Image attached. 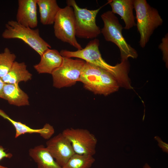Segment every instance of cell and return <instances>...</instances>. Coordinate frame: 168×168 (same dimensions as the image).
Returning <instances> with one entry per match:
<instances>
[{
	"label": "cell",
	"mask_w": 168,
	"mask_h": 168,
	"mask_svg": "<svg viewBox=\"0 0 168 168\" xmlns=\"http://www.w3.org/2000/svg\"><path fill=\"white\" fill-rule=\"evenodd\" d=\"M53 24L54 34L58 39L68 43L77 50L83 48L76 38V21L72 7L67 5L61 8Z\"/></svg>",
	"instance_id": "obj_7"
},
{
	"label": "cell",
	"mask_w": 168,
	"mask_h": 168,
	"mask_svg": "<svg viewBox=\"0 0 168 168\" xmlns=\"http://www.w3.org/2000/svg\"><path fill=\"white\" fill-rule=\"evenodd\" d=\"M95 161L92 156L75 153L62 168H90Z\"/></svg>",
	"instance_id": "obj_19"
},
{
	"label": "cell",
	"mask_w": 168,
	"mask_h": 168,
	"mask_svg": "<svg viewBox=\"0 0 168 168\" xmlns=\"http://www.w3.org/2000/svg\"><path fill=\"white\" fill-rule=\"evenodd\" d=\"M112 12L120 16L125 25L124 29L129 30L136 26L133 15L134 0H109Z\"/></svg>",
	"instance_id": "obj_13"
},
{
	"label": "cell",
	"mask_w": 168,
	"mask_h": 168,
	"mask_svg": "<svg viewBox=\"0 0 168 168\" xmlns=\"http://www.w3.org/2000/svg\"><path fill=\"white\" fill-rule=\"evenodd\" d=\"M29 154L36 163L38 168H62L43 145L30 148Z\"/></svg>",
	"instance_id": "obj_15"
},
{
	"label": "cell",
	"mask_w": 168,
	"mask_h": 168,
	"mask_svg": "<svg viewBox=\"0 0 168 168\" xmlns=\"http://www.w3.org/2000/svg\"><path fill=\"white\" fill-rule=\"evenodd\" d=\"M99 40L95 38L91 40L84 48L75 51L62 50L60 53L63 57L76 58L103 69L109 72L115 78L119 86L128 89H133L128 76V60L112 66L102 58L99 49Z\"/></svg>",
	"instance_id": "obj_1"
},
{
	"label": "cell",
	"mask_w": 168,
	"mask_h": 168,
	"mask_svg": "<svg viewBox=\"0 0 168 168\" xmlns=\"http://www.w3.org/2000/svg\"><path fill=\"white\" fill-rule=\"evenodd\" d=\"M4 148L2 146L0 145V161L4 158H11L13 156L10 153H7L5 151ZM0 168H8V167L2 166L0 164Z\"/></svg>",
	"instance_id": "obj_22"
},
{
	"label": "cell",
	"mask_w": 168,
	"mask_h": 168,
	"mask_svg": "<svg viewBox=\"0 0 168 168\" xmlns=\"http://www.w3.org/2000/svg\"><path fill=\"white\" fill-rule=\"evenodd\" d=\"M32 77L24 62L15 61L8 73L1 78L5 83L18 84L20 82L30 80Z\"/></svg>",
	"instance_id": "obj_18"
},
{
	"label": "cell",
	"mask_w": 168,
	"mask_h": 168,
	"mask_svg": "<svg viewBox=\"0 0 168 168\" xmlns=\"http://www.w3.org/2000/svg\"><path fill=\"white\" fill-rule=\"evenodd\" d=\"M16 21L26 27L34 29L37 26V0H19Z\"/></svg>",
	"instance_id": "obj_11"
},
{
	"label": "cell",
	"mask_w": 168,
	"mask_h": 168,
	"mask_svg": "<svg viewBox=\"0 0 168 168\" xmlns=\"http://www.w3.org/2000/svg\"><path fill=\"white\" fill-rule=\"evenodd\" d=\"M5 83L0 77V98L3 99V88Z\"/></svg>",
	"instance_id": "obj_24"
},
{
	"label": "cell",
	"mask_w": 168,
	"mask_h": 168,
	"mask_svg": "<svg viewBox=\"0 0 168 168\" xmlns=\"http://www.w3.org/2000/svg\"><path fill=\"white\" fill-rule=\"evenodd\" d=\"M138 31L140 34L139 44L145 47L154 30L163 23L157 10L150 6L146 0H134Z\"/></svg>",
	"instance_id": "obj_3"
},
{
	"label": "cell",
	"mask_w": 168,
	"mask_h": 168,
	"mask_svg": "<svg viewBox=\"0 0 168 168\" xmlns=\"http://www.w3.org/2000/svg\"><path fill=\"white\" fill-rule=\"evenodd\" d=\"M104 23L101 33L107 41L112 42L118 47L120 53L121 61L127 60L129 58H136L137 51L128 44L123 37V27L118 18L111 11H107L101 15Z\"/></svg>",
	"instance_id": "obj_4"
},
{
	"label": "cell",
	"mask_w": 168,
	"mask_h": 168,
	"mask_svg": "<svg viewBox=\"0 0 168 168\" xmlns=\"http://www.w3.org/2000/svg\"><path fill=\"white\" fill-rule=\"evenodd\" d=\"M46 145L48 150L61 167L75 153L71 142L62 133L48 140Z\"/></svg>",
	"instance_id": "obj_10"
},
{
	"label": "cell",
	"mask_w": 168,
	"mask_h": 168,
	"mask_svg": "<svg viewBox=\"0 0 168 168\" xmlns=\"http://www.w3.org/2000/svg\"><path fill=\"white\" fill-rule=\"evenodd\" d=\"M16 55L8 48L3 52H0V77H4L9 72L15 61Z\"/></svg>",
	"instance_id": "obj_20"
},
{
	"label": "cell",
	"mask_w": 168,
	"mask_h": 168,
	"mask_svg": "<svg viewBox=\"0 0 168 168\" xmlns=\"http://www.w3.org/2000/svg\"><path fill=\"white\" fill-rule=\"evenodd\" d=\"M80 82L86 89L95 94L108 95L117 91L119 86L114 76L100 67L86 62Z\"/></svg>",
	"instance_id": "obj_2"
},
{
	"label": "cell",
	"mask_w": 168,
	"mask_h": 168,
	"mask_svg": "<svg viewBox=\"0 0 168 168\" xmlns=\"http://www.w3.org/2000/svg\"><path fill=\"white\" fill-rule=\"evenodd\" d=\"M154 138L158 142V145L161 148L162 151L165 152H168V144L163 142L161 138L158 136H156Z\"/></svg>",
	"instance_id": "obj_23"
},
{
	"label": "cell",
	"mask_w": 168,
	"mask_h": 168,
	"mask_svg": "<svg viewBox=\"0 0 168 168\" xmlns=\"http://www.w3.org/2000/svg\"><path fill=\"white\" fill-rule=\"evenodd\" d=\"M0 116L8 120L14 127L16 132L15 136L16 138L26 133H38L44 139L49 140L55 132L53 127L48 123L45 124L42 128H32L25 124L13 120L0 109Z\"/></svg>",
	"instance_id": "obj_12"
},
{
	"label": "cell",
	"mask_w": 168,
	"mask_h": 168,
	"mask_svg": "<svg viewBox=\"0 0 168 168\" xmlns=\"http://www.w3.org/2000/svg\"><path fill=\"white\" fill-rule=\"evenodd\" d=\"M40 60L38 64L33 66L39 74H52L62 63L63 56L60 52L55 49H49L40 56Z\"/></svg>",
	"instance_id": "obj_14"
},
{
	"label": "cell",
	"mask_w": 168,
	"mask_h": 168,
	"mask_svg": "<svg viewBox=\"0 0 168 168\" xmlns=\"http://www.w3.org/2000/svg\"><path fill=\"white\" fill-rule=\"evenodd\" d=\"M2 34L5 39H18L27 44L40 56L51 46L40 36L39 29L23 26L16 21H8Z\"/></svg>",
	"instance_id": "obj_5"
},
{
	"label": "cell",
	"mask_w": 168,
	"mask_h": 168,
	"mask_svg": "<svg viewBox=\"0 0 168 168\" xmlns=\"http://www.w3.org/2000/svg\"><path fill=\"white\" fill-rule=\"evenodd\" d=\"M62 133L69 140L75 153L92 156L96 153L97 139L88 130L70 128Z\"/></svg>",
	"instance_id": "obj_9"
},
{
	"label": "cell",
	"mask_w": 168,
	"mask_h": 168,
	"mask_svg": "<svg viewBox=\"0 0 168 168\" xmlns=\"http://www.w3.org/2000/svg\"><path fill=\"white\" fill-rule=\"evenodd\" d=\"M40 22L43 25L53 24L61 8L56 0H37Z\"/></svg>",
	"instance_id": "obj_17"
},
{
	"label": "cell",
	"mask_w": 168,
	"mask_h": 168,
	"mask_svg": "<svg viewBox=\"0 0 168 168\" xmlns=\"http://www.w3.org/2000/svg\"><path fill=\"white\" fill-rule=\"evenodd\" d=\"M86 62L79 58L63 57L60 66L51 75L53 86L57 88L71 86L80 82L82 69Z\"/></svg>",
	"instance_id": "obj_8"
},
{
	"label": "cell",
	"mask_w": 168,
	"mask_h": 168,
	"mask_svg": "<svg viewBox=\"0 0 168 168\" xmlns=\"http://www.w3.org/2000/svg\"><path fill=\"white\" fill-rule=\"evenodd\" d=\"M143 168H151V167L147 164L146 163L143 166Z\"/></svg>",
	"instance_id": "obj_25"
},
{
	"label": "cell",
	"mask_w": 168,
	"mask_h": 168,
	"mask_svg": "<svg viewBox=\"0 0 168 168\" xmlns=\"http://www.w3.org/2000/svg\"><path fill=\"white\" fill-rule=\"evenodd\" d=\"M3 93V99L10 105L19 107L29 105L28 95L20 88L18 84L5 83Z\"/></svg>",
	"instance_id": "obj_16"
},
{
	"label": "cell",
	"mask_w": 168,
	"mask_h": 168,
	"mask_svg": "<svg viewBox=\"0 0 168 168\" xmlns=\"http://www.w3.org/2000/svg\"><path fill=\"white\" fill-rule=\"evenodd\" d=\"M159 49L162 51L163 59L166 62V65L168 64V36L166 34L165 37L162 40V42L159 46Z\"/></svg>",
	"instance_id": "obj_21"
},
{
	"label": "cell",
	"mask_w": 168,
	"mask_h": 168,
	"mask_svg": "<svg viewBox=\"0 0 168 168\" xmlns=\"http://www.w3.org/2000/svg\"><path fill=\"white\" fill-rule=\"evenodd\" d=\"M66 3L73 10L76 36L87 39L96 38L101 33V29L96 24V18L103 6L95 10H90L80 7L74 0H67Z\"/></svg>",
	"instance_id": "obj_6"
}]
</instances>
